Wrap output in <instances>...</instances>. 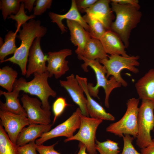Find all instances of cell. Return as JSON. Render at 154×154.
Wrapping results in <instances>:
<instances>
[{
	"label": "cell",
	"mask_w": 154,
	"mask_h": 154,
	"mask_svg": "<svg viewBox=\"0 0 154 154\" xmlns=\"http://www.w3.org/2000/svg\"><path fill=\"white\" fill-rule=\"evenodd\" d=\"M66 23L70 31V40L77 46L75 52L78 57L83 56L86 45L91 38L90 33L76 21L66 20Z\"/></svg>",
	"instance_id": "16"
},
{
	"label": "cell",
	"mask_w": 154,
	"mask_h": 154,
	"mask_svg": "<svg viewBox=\"0 0 154 154\" xmlns=\"http://www.w3.org/2000/svg\"><path fill=\"white\" fill-rule=\"evenodd\" d=\"M41 38L40 37L35 38L30 49L25 75L27 78L29 77L35 73L42 74L47 71L46 62L47 61V55H45L41 49Z\"/></svg>",
	"instance_id": "13"
},
{
	"label": "cell",
	"mask_w": 154,
	"mask_h": 154,
	"mask_svg": "<svg viewBox=\"0 0 154 154\" xmlns=\"http://www.w3.org/2000/svg\"><path fill=\"white\" fill-rule=\"evenodd\" d=\"M17 37L21 40L20 46L11 57L5 60L1 63L10 61L18 65L20 67L22 75L25 76L26 66L28 60L29 51L33 42L37 38L44 36L47 28L41 25V22L33 19L29 20L22 26Z\"/></svg>",
	"instance_id": "1"
},
{
	"label": "cell",
	"mask_w": 154,
	"mask_h": 154,
	"mask_svg": "<svg viewBox=\"0 0 154 154\" xmlns=\"http://www.w3.org/2000/svg\"><path fill=\"white\" fill-rule=\"evenodd\" d=\"M110 1L120 4L130 5L139 9L140 6L137 0H111Z\"/></svg>",
	"instance_id": "37"
},
{
	"label": "cell",
	"mask_w": 154,
	"mask_h": 154,
	"mask_svg": "<svg viewBox=\"0 0 154 154\" xmlns=\"http://www.w3.org/2000/svg\"><path fill=\"white\" fill-rule=\"evenodd\" d=\"M48 15L52 20L51 22L56 23L62 33H64L67 31V28L62 23V20L64 19L76 21L80 24L86 31L88 32L89 31L88 25L81 16L77 9L75 0L72 1L70 9L65 14L60 15L50 12H49Z\"/></svg>",
	"instance_id": "18"
},
{
	"label": "cell",
	"mask_w": 154,
	"mask_h": 154,
	"mask_svg": "<svg viewBox=\"0 0 154 154\" xmlns=\"http://www.w3.org/2000/svg\"><path fill=\"white\" fill-rule=\"evenodd\" d=\"M88 25L91 38L100 40L107 31L102 23L95 17L87 14L82 17Z\"/></svg>",
	"instance_id": "24"
},
{
	"label": "cell",
	"mask_w": 154,
	"mask_h": 154,
	"mask_svg": "<svg viewBox=\"0 0 154 154\" xmlns=\"http://www.w3.org/2000/svg\"><path fill=\"white\" fill-rule=\"evenodd\" d=\"M17 145L10 139L3 126L0 125V154H18Z\"/></svg>",
	"instance_id": "27"
},
{
	"label": "cell",
	"mask_w": 154,
	"mask_h": 154,
	"mask_svg": "<svg viewBox=\"0 0 154 154\" xmlns=\"http://www.w3.org/2000/svg\"><path fill=\"white\" fill-rule=\"evenodd\" d=\"M97 0H75L77 9L79 12H85V10L91 7L97 1Z\"/></svg>",
	"instance_id": "35"
},
{
	"label": "cell",
	"mask_w": 154,
	"mask_h": 154,
	"mask_svg": "<svg viewBox=\"0 0 154 154\" xmlns=\"http://www.w3.org/2000/svg\"><path fill=\"white\" fill-rule=\"evenodd\" d=\"M17 34L12 31H9L5 35L4 42L0 46V63L5 60V58L9 54H14L18 48L15 44Z\"/></svg>",
	"instance_id": "26"
},
{
	"label": "cell",
	"mask_w": 154,
	"mask_h": 154,
	"mask_svg": "<svg viewBox=\"0 0 154 154\" xmlns=\"http://www.w3.org/2000/svg\"><path fill=\"white\" fill-rule=\"evenodd\" d=\"M20 91L15 90L11 92H6L0 90V95H3L5 102H0L1 110L20 115L27 117V114L19 102L18 97Z\"/></svg>",
	"instance_id": "22"
},
{
	"label": "cell",
	"mask_w": 154,
	"mask_h": 154,
	"mask_svg": "<svg viewBox=\"0 0 154 154\" xmlns=\"http://www.w3.org/2000/svg\"><path fill=\"white\" fill-rule=\"evenodd\" d=\"M66 80H60V86L68 92L73 102L81 110V114L89 117L87 108V99L84 91L74 74H71L66 77Z\"/></svg>",
	"instance_id": "14"
},
{
	"label": "cell",
	"mask_w": 154,
	"mask_h": 154,
	"mask_svg": "<svg viewBox=\"0 0 154 154\" xmlns=\"http://www.w3.org/2000/svg\"><path fill=\"white\" fill-rule=\"evenodd\" d=\"M139 99L132 98L128 100L124 114L119 121L110 124L106 131L123 137L128 134L136 138L138 134V116Z\"/></svg>",
	"instance_id": "5"
},
{
	"label": "cell",
	"mask_w": 154,
	"mask_h": 154,
	"mask_svg": "<svg viewBox=\"0 0 154 154\" xmlns=\"http://www.w3.org/2000/svg\"><path fill=\"white\" fill-rule=\"evenodd\" d=\"M112 9L115 13L116 18L111 26L110 30L117 34L127 48L132 30L140 22L141 12L139 9L130 5L112 2Z\"/></svg>",
	"instance_id": "2"
},
{
	"label": "cell",
	"mask_w": 154,
	"mask_h": 154,
	"mask_svg": "<svg viewBox=\"0 0 154 154\" xmlns=\"http://www.w3.org/2000/svg\"><path fill=\"white\" fill-rule=\"evenodd\" d=\"M21 0H1L0 1V9L3 18L5 21L8 16L16 15L19 11Z\"/></svg>",
	"instance_id": "28"
},
{
	"label": "cell",
	"mask_w": 154,
	"mask_h": 154,
	"mask_svg": "<svg viewBox=\"0 0 154 154\" xmlns=\"http://www.w3.org/2000/svg\"><path fill=\"white\" fill-rule=\"evenodd\" d=\"M79 146V150L77 154H87L86 152V147L84 144L80 142Z\"/></svg>",
	"instance_id": "40"
},
{
	"label": "cell",
	"mask_w": 154,
	"mask_h": 154,
	"mask_svg": "<svg viewBox=\"0 0 154 154\" xmlns=\"http://www.w3.org/2000/svg\"><path fill=\"white\" fill-rule=\"evenodd\" d=\"M107 54L128 57L126 48L119 37L111 30L107 31L100 40Z\"/></svg>",
	"instance_id": "19"
},
{
	"label": "cell",
	"mask_w": 154,
	"mask_h": 154,
	"mask_svg": "<svg viewBox=\"0 0 154 154\" xmlns=\"http://www.w3.org/2000/svg\"><path fill=\"white\" fill-rule=\"evenodd\" d=\"M80 118V125L78 132L72 137L65 139L64 141H78L85 146L89 154H97L95 143L96 131L103 120L90 117L81 114Z\"/></svg>",
	"instance_id": "8"
},
{
	"label": "cell",
	"mask_w": 154,
	"mask_h": 154,
	"mask_svg": "<svg viewBox=\"0 0 154 154\" xmlns=\"http://www.w3.org/2000/svg\"><path fill=\"white\" fill-rule=\"evenodd\" d=\"M95 147L100 154H119V147L118 143L110 139L103 142L96 140Z\"/></svg>",
	"instance_id": "29"
},
{
	"label": "cell",
	"mask_w": 154,
	"mask_h": 154,
	"mask_svg": "<svg viewBox=\"0 0 154 154\" xmlns=\"http://www.w3.org/2000/svg\"><path fill=\"white\" fill-rule=\"evenodd\" d=\"M68 105L65 98L59 97L56 99L54 102L52 107L54 115L52 124H54L57 117L62 113L66 107Z\"/></svg>",
	"instance_id": "31"
},
{
	"label": "cell",
	"mask_w": 154,
	"mask_h": 154,
	"mask_svg": "<svg viewBox=\"0 0 154 154\" xmlns=\"http://www.w3.org/2000/svg\"><path fill=\"white\" fill-rule=\"evenodd\" d=\"M25 8L23 3L21 2L19 10L17 13L15 15H11L8 17L9 19H11L17 22V29L15 32L16 34L19 32L21 26L26 23L29 20L33 19L35 17L33 14L30 16L27 15L25 12Z\"/></svg>",
	"instance_id": "30"
},
{
	"label": "cell",
	"mask_w": 154,
	"mask_h": 154,
	"mask_svg": "<svg viewBox=\"0 0 154 154\" xmlns=\"http://www.w3.org/2000/svg\"><path fill=\"white\" fill-rule=\"evenodd\" d=\"M110 0H98L85 11L86 14L92 15L100 20L107 31L110 30L114 16L109 6Z\"/></svg>",
	"instance_id": "17"
},
{
	"label": "cell",
	"mask_w": 154,
	"mask_h": 154,
	"mask_svg": "<svg viewBox=\"0 0 154 154\" xmlns=\"http://www.w3.org/2000/svg\"><path fill=\"white\" fill-rule=\"evenodd\" d=\"M72 54V50L68 48L48 52L47 61L48 64L47 67L49 78L54 75L55 78L57 79L68 70V62L65 59Z\"/></svg>",
	"instance_id": "12"
},
{
	"label": "cell",
	"mask_w": 154,
	"mask_h": 154,
	"mask_svg": "<svg viewBox=\"0 0 154 154\" xmlns=\"http://www.w3.org/2000/svg\"><path fill=\"white\" fill-rule=\"evenodd\" d=\"M81 110L77 108L72 115L61 123L47 132L43 133L38 139L35 140L37 145L42 144L46 141L55 137L64 136L69 138L80 128Z\"/></svg>",
	"instance_id": "9"
},
{
	"label": "cell",
	"mask_w": 154,
	"mask_h": 154,
	"mask_svg": "<svg viewBox=\"0 0 154 154\" xmlns=\"http://www.w3.org/2000/svg\"><path fill=\"white\" fill-rule=\"evenodd\" d=\"M78 58L84 62L81 66L86 72L88 71L87 67L90 66L94 71L95 74L97 83L95 86L92 84L88 83V86L90 94L94 98H99L98 94L99 88L102 87L104 90L105 94L104 103L107 108L109 107V98L110 95L115 88H119L121 86L114 76H112L108 80L106 74L107 71L105 67L100 63L99 59L89 60L85 58L83 56L78 57Z\"/></svg>",
	"instance_id": "4"
},
{
	"label": "cell",
	"mask_w": 154,
	"mask_h": 154,
	"mask_svg": "<svg viewBox=\"0 0 154 154\" xmlns=\"http://www.w3.org/2000/svg\"><path fill=\"white\" fill-rule=\"evenodd\" d=\"M57 143H56L49 146L43 144L37 145V150L39 154H61L54 149V147Z\"/></svg>",
	"instance_id": "36"
},
{
	"label": "cell",
	"mask_w": 154,
	"mask_h": 154,
	"mask_svg": "<svg viewBox=\"0 0 154 154\" xmlns=\"http://www.w3.org/2000/svg\"><path fill=\"white\" fill-rule=\"evenodd\" d=\"M154 102L142 100L139 107L138 130L136 143L140 149L147 146L151 142V132L154 129Z\"/></svg>",
	"instance_id": "6"
},
{
	"label": "cell",
	"mask_w": 154,
	"mask_h": 154,
	"mask_svg": "<svg viewBox=\"0 0 154 154\" xmlns=\"http://www.w3.org/2000/svg\"><path fill=\"white\" fill-rule=\"evenodd\" d=\"M141 154H154V139L146 147L141 149Z\"/></svg>",
	"instance_id": "38"
},
{
	"label": "cell",
	"mask_w": 154,
	"mask_h": 154,
	"mask_svg": "<svg viewBox=\"0 0 154 154\" xmlns=\"http://www.w3.org/2000/svg\"><path fill=\"white\" fill-rule=\"evenodd\" d=\"M109 58L99 60V62L105 68L107 71V78L110 76H114L124 87L127 86V82L122 77L121 71L127 69L133 73L137 74L139 70L136 68L139 65L138 60L139 56H129L125 57L120 55H113L108 56Z\"/></svg>",
	"instance_id": "7"
},
{
	"label": "cell",
	"mask_w": 154,
	"mask_h": 154,
	"mask_svg": "<svg viewBox=\"0 0 154 154\" xmlns=\"http://www.w3.org/2000/svg\"><path fill=\"white\" fill-rule=\"evenodd\" d=\"M18 74L12 68L6 66L0 69V86L8 92L13 91L14 84Z\"/></svg>",
	"instance_id": "25"
},
{
	"label": "cell",
	"mask_w": 154,
	"mask_h": 154,
	"mask_svg": "<svg viewBox=\"0 0 154 154\" xmlns=\"http://www.w3.org/2000/svg\"><path fill=\"white\" fill-rule=\"evenodd\" d=\"M34 78L27 82L23 77L16 80L13 87V90L22 91L26 93L35 95L40 100L42 107L46 112L51 113V106L48 102L50 96H56V92L50 86L48 82L49 78L48 71L42 74L35 73Z\"/></svg>",
	"instance_id": "3"
},
{
	"label": "cell",
	"mask_w": 154,
	"mask_h": 154,
	"mask_svg": "<svg viewBox=\"0 0 154 154\" xmlns=\"http://www.w3.org/2000/svg\"><path fill=\"white\" fill-rule=\"evenodd\" d=\"M76 77L86 95L87 109L91 117L102 120L114 121V116L107 112L104 108L93 99L90 94L87 78L80 77L78 75H76Z\"/></svg>",
	"instance_id": "15"
},
{
	"label": "cell",
	"mask_w": 154,
	"mask_h": 154,
	"mask_svg": "<svg viewBox=\"0 0 154 154\" xmlns=\"http://www.w3.org/2000/svg\"><path fill=\"white\" fill-rule=\"evenodd\" d=\"M36 0H22L21 2L23 3L25 8L27 9L30 13L33 9V6Z\"/></svg>",
	"instance_id": "39"
},
{
	"label": "cell",
	"mask_w": 154,
	"mask_h": 154,
	"mask_svg": "<svg viewBox=\"0 0 154 154\" xmlns=\"http://www.w3.org/2000/svg\"><path fill=\"white\" fill-rule=\"evenodd\" d=\"M135 86L139 99L154 102V69H150L139 79Z\"/></svg>",
	"instance_id": "21"
},
{
	"label": "cell",
	"mask_w": 154,
	"mask_h": 154,
	"mask_svg": "<svg viewBox=\"0 0 154 154\" xmlns=\"http://www.w3.org/2000/svg\"><path fill=\"white\" fill-rule=\"evenodd\" d=\"M21 100L22 106L27 114L30 125L50 124L51 113L48 112L43 109L42 102L38 99L24 94Z\"/></svg>",
	"instance_id": "10"
},
{
	"label": "cell",
	"mask_w": 154,
	"mask_h": 154,
	"mask_svg": "<svg viewBox=\"0 0 154 154\" xmlns=\"http://www.w3.org/2000/svg\"><path fill=\"white\" fill-rule=\"evenodd\" d=\"M52 124H30L24 127L19 134L17 139L16 145L22 146L36 139L50 131Z\"/></svg>",
	"instance_id": "20"
},
{
	"label": "cell",
	"mask_w": 154,
	"mask_h": 154,
	"mask_svg": "<svg viewBox=\"0 0 154 154\" xmlns=\"http://www.w3.org/2000/svg\"><path fill=\"white\" fill-rule=\"evenodd\" d=\"M0 118L1 125L11 140L16 144L18 136L22 129L30 125L27 117L20 115L0 110Z\"/></svg>",
	"instance_id": "11"
},
{
	"label": "cell",
	"mask_w": 154,
	"mask_h": 154,
	"mask_svg": "<svg viewBox=\"0 0 154 154\" xmlns=\"http://www.w3.org/2000/svg\"><path fill=\"white\" fill-rule=\"evenodd\" d=\"M37 145L35 141H33L23 146H17L18 154H37Z\"/></svg>",
	"instance_id": "34"
},
{
	"label": "cell",
	"mask_w": 154,
	"mask_h": 154,
	"mask_svg": "<svg viewBox=\"0 0 154 154\" xmlns=\"http://www.w3.org/2000/svg\"><path fill=\"white\" fill-rule=\"evenodd\" d=\"M51 0H37L33 8V15L35 16H39L44 13L47 9H50L52 5Z\"/></svg>",
	"instance_id": "33"
},
{
	"label": "cell",
	"mask_w": 154,
	"mask_h": 154,
	"mask_svg": "<svg viewBox=\"0 0 154 154\" xmlns=\"http://www.w3.org/2000/svg\"><path fill=\"white\" fill-rule=\"evenodd\" d=\"M122 137L123 147L121 154H141L135 149L133 145L134 138L133 137L129 135L125 134Z\"/></svg>",
	"instance_id": "32"
},
{
	"label": "cell",
	"mask_w": 154,
	"mask_h": 154,
	"mask_svg": "<svg viewBox=\"0 0 154 154\" xmlns=\"http://www.w3.org/2000/svg\"><path fill=\"white\" fill-rule=\"evenodd\" d=\"M108 56L100 40L92 38L87 42L83 55L89 60H103L108 58Z\"/></svg>",
	"instance_id": "23"
}]
</instances>
